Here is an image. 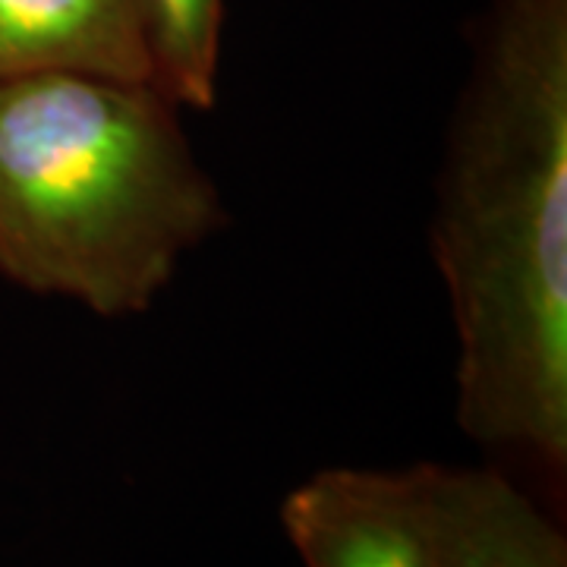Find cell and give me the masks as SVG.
Masks as SVG:
<instances>
[{
    "label": "cell",
    "mask_w": 567,
    "mask_h": 567,
    "mask_svg": "<svg viewBox=\"0 0 567 567\" xmlns=\"http://www.w3.org/2000/svg\"><path fill=\"white\" fill-rule=\"evenodd\" d=\"M432 256L466 439L567 470V0H492L447 130Z\"/></svg>",
    "instance_id": "1"
},
{
    "label": "cell",
    "mask_w": 567,
    "mask_h": 567,
    "mask_svg": "<svg viewBox=\"0 0 567 567\" xmlns=\"http://www.w3.org/2000/svg\"><path fill=\"white\" fill-rule=\"evenodd\" d=\"M181 111L148 80L0 85V275L104 319L152 309L227 221Z\"/></svg>",
    "instance_id": "2"
},
{
    "label": "cell",
    "mask_w": 567,
    "mask_h": 567,
    "mask_svg": "<svg viewBox=\"0 0 567 567\" xmlns=\"http://www.w3.org/2000/svg\"><path fill=\"white\" fill-rule=\"evenodd\" d=\"M278 517L303 567H445L425 464L324 466L284 495Z\"/></svg>",
    "instance_id": "3"
},
{
    "label": "cell",
    "mask_w": 567,
    "mask_h": 567,
    "mask_svg": "<svg viewBox=\"0 0 567 567\" xmlns=\"http://www.w3.org/2000/svg\"><path fill=\"white\" fill-rule=\"evenodd\" d=\"M445 567H567V539L495 466L425 464Z\"/></svg>",
    "instance_id": "4"
},
{
    "label": "cell",
    "mask_w": 567,
    "mask_h": 567,
    "mask_svg": "<svg viewBox=\"0 0 567 567\" xmlns=\"http://www.w3.org/2000/svg\"><path fill=\"white\" fill-rule=\"evenodd\" d=\"M44 73L148 80L133 0H0V85Z\"/></svg>",
    "instance_id": "5"
},
{
    "label": "cell",
    "mask_w": 567,
    "mask_h": 567,
    "mask_svg": "<svg viewBox=\"0 0 567 567\" xmlns=\"http://www.w3.org/2000/svg\"><path fill=\"white\" fill-rule=\"evenodd\" d=\"M148 80L181 107H212L221 63L224 0H133Z\"/></svg>",
    "instance_id": "6"
}]
</instances>
